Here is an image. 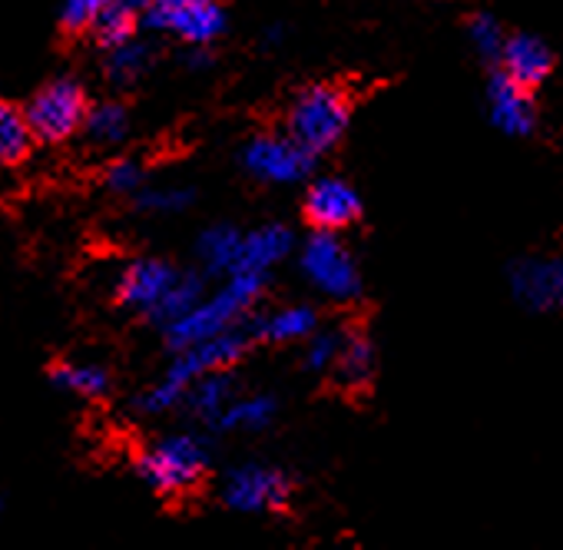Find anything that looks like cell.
<instances>
[{
    "label": "cell",
    "instance_id": "cell-16",
    "mask_svg": "<svg viewBox=\"0 0 563 550\" xmlns=\"http://www.w3.org/2000/svg\"><path fill=\"white\" fill-rule=\"evenodd\" d=\"M375 365H378V355H375V342L365 329H345L342 332V349H339V359H335V382L339 388L345 392H365L375 378Z\"/></svg>",
    "mask_w": 563,
    "mask_h": 550
},
{
    "label": "cell",
    "instance_id": "cell-1",
    "mask_svg": "<svg viewBox=\"0 0 563 550\" xmlns=\"http://www.w3.org/2000/svg\"><path fill=\"white\" fill-rule=\"evenodd\" d=\"M265 289V275L258 272H229V283L222 289H216L212 296H206L199 306H192L183 319L169 322L163 329L166 345L173 352L206 342L212 336H222L229 329H235L242 322V316L252 312V306H258Z\"/></svg>",
    "mask_w": 563,
    "mask_h": 550
},
{
    "label": "cell",
    "instance_id": "cell-6",
    "mask_svg": "<svg viewBox=\"0 0 563 550\" xmlns=\"http://www.w3.org/2000/svg\"><path fill=\"white\" fill-rule=\"evenodd\" d=\"M316 156L289 133H258L242 146V169L268 186H292L312 173Z\"/></svg>",
    "mask_w": 563,
    "mask_h": 550
},
{
    "label": "cell",
    "instance_id": "cell-20",
    "mask_svg": "<svg viewBox=\"0 0 563 550\" xmlns=\"http://www.w3.org/2000/svg\"><path fill=\"white\" fill-rule=\"evenodd\" d=\"M232 398H235V378H232L229 369H225V372H209V375L196 378V382L189 385V392H186V405H189L192 415L202 418L206 425H212V421L225 411V405H229Z\"/></svg>",
    "mask_w": 563,
    "mask_h": 550
},
{
    "label": "cell",
    "instance_id": "cell-10",
    "mask_svg": "<svg viewBox=\"0 0 563 550\" xmlns=\"http://www.w3.org/2000/svg\"><path fill=\"white\" fill-rule=\"evenodd\" d=\"M143 24L150 31L173 34L189 47H209L225 31V14L219 8V0H183V4L173 8L143 11Z\"/></svg>",
    "mask_w": 563,
    "mask_h": 550
},
{
    "label": "cell",
    "instance_id": "cell-14",
    "mask_svg": "<svg viewBox=\"0 0 563 550\" xmlns=\"http://www.w3.org/2000/svg\"><path fill=\"white\" fill-rule=\"evenodd\" d=\"M553 67H556V57H553V51H550V44L543 37H537V34H507L497 70H504L517 84L537 90L540 84L550 80Z\"/></svg>",
    "mask_w": 563,
    "mask_h": 550
},
{
    "label": "cell",
    "instance_id": "cell-3",
    "mask_svg": "<svg viewBox=\"0 0 563 550\" xmlns=\"http://www.w3.org/2000/svg\"><path fill=\"white\" fill-rule=\"evenodd\" d=\"M209 471V448L196 435H166L136 454V474L163 497L192 494Z\"/></svg>",
    "mask_w": 563,
    "mask_h": 550
},
{
    "label": "cell",
    "instance_id": "cell-25",
    "mask_svg": "<svg viewBox=\"0 0 563 550\" xmlns=\"http://www.w3.org/2000/svg\"><path fill=\"white\" fill-rule=\"evenodd\" d=\"M150 64H153V51H150V44H143V41H126V44H120V47H113V51H107V80L113 84V87H133L146 70H150Z\"/></svg>",
    "mask_w": 563,
    "mask_h": 550
},
{
    "label": "cell",
    "instance_id": "cell-17",
    "mask_svg": "<svg viewBox=\"0 0 563 550\" xmlns=\"http://www.w3.org/2000/svg\"><path fill=\"white\" fill-rule=\"evenodd\" d=\"M319 332V316L309 306H282L265 312L252 326V339L268 342V345H296L306 342L309 336Z\"/></svg>",
    "mask_w": 563,
    "mask_h": 550
},
{
    "label": "cell",
    "instance_id": "cell-15",
    "mask_svg": "<svg viewBox=\"0 0 563 550\" xmlns=\"http://www.w3.org/2000/svg\"><path fill=\"white\" fill-rule=\"evenodd\" d=\"M296 249V235L286 226H258L252 232L242 235V252H239V265L235 272H258L268 275L278 262H286Z\"/></svg>",
    "mask_w": 563,
    "mask_h": 550
},
{
    "label": "cell",
    "instance_id": "cell-27",
    "mask_svg": "<svg viewBox=\"0 0 563 550\" xmlns=\"http://www.w3.org/2000/svg\"><path fill=\"white\" fill-rule=\"evenodd\" d=\"M467 41H471V47H474V54H477L481 61L497 64L500 54H504V44H507V31H504V24H500L494 14L477 11V14H471V21H467Z\"/></svg>",
    "mask_w": 563,
    "mask_h": 550
},
{
    "label": "cell",
    "instance_id": "cell-18",
    "mask_svg": "<svg viewBox=\"0 0 563 550\" xmlns=\"http://www.w3.org/2000/svg\"><path fill=\"white\" fill-rule=\"evenodd\" d=\"M278 415V405L272 395H245V398H232L225 405V411L212 421L216 431H225V435H249V431H262L275 421Z\"/></svg>",
    "mask_w": 563,
    "mask_h": 550
},
{
    "label": "cell",
    "instance_id": "cell-13",
    "mask_svg": "<svg viewBox=\"0 0 563 550\" xmlns=\"http://www.w3.org/2000/svg\"><path fill=\"white\" fill-rule=\"evenodd\" d=\"M306 219L316 229L342 232L362 219V199L358 189L342 176H322L306 189Z\"/></svg>",
    "mask_w": 563,
    "mask_h": 550
},
{
    "label": "cell",
    "instance_id": "cell-26",
    "mask_svg": "<svg viewBox=\"0 0 563 550\" xmlns=\"http://www.w3.org/2000/svg\"><path fill=\"white\" fill-rule=\"evenodd\" d=\"M140 21H143L140 11H133L130 4H123V0H113V4L93 21L90 34H93V41H97L103 51H113V47H120V44H126V41L136 37Z\"/></svg>",
    "mask_w": 563,
    "mask_h": 550
},
{
    "label": "cell",
    "instance_id": "cell-24",
    "mask_svg": "<svg viewBox=\"0 0 563 550\" xmlns=\"http://www.w3.org/2000/svg\"><path fill=\"white\" fill-rule=\"evenodd\" d=\"M206 299V286H202V279L196 272H179V279L173 283V289L163 296V302L153 309V316H150V322L153 326H159V329H166L169 322H176V319H183L192 306H199Z\"/></svg>",
    "mask_w": 563,
    "mask_h": 550
},
{
    "label": "cell",
    "instance_id": "cell-7",
    "mask_svg": "<svg viewBox=\"0 0 563 550\" xmlns=\"http://www.w3.org/2000/svg\"><path fill=\"white\" fill-rule=\"evenodd\" d=\"M514 302L533 316L563 312V255H520L507 265Z\"/></svg>",
    "mask_w": 563,
    "mask_h": 550
},
{
    "label": "cell",
    "instance_id": "cell-32",
    "mask_svg": "<svg viewBox=\"0 0 563 550\" xmlns=\"http://www.w3.org/2000/svg\"><path fill=\"white\" fill-rule=\"evenodd\" d=\"M123 4H130L133 11H140V14H143L146 8H153V0H123Z\"/></svg>",
    "mask_w": 563,
    "mask_h": 550
},
{
    "label": "cell",
    "instance_id": "cell-4",
    "mask_svg": "<svg viewBox=\"0 0 563 550\" xmlns=\"http://www.w3.org/2000/svg\"><path fill=\"white\" fill-rule=\"evenodd\" d=\"M299 268L309 279V286L332 302H355L362 296L358 262L349 252V245L339 239V232L316 229L299 252Z\"/></svg>",
    "mask_w": 563,
    "mask_h": 550
},
{
    "label": "cell",
    "instance_id": "cell-5",
    "mask_svg": "<svg viewBox=\"0 0 563 550\" xmlns=\"http://www.w3.org/2000/svg\"><path fill=\"white\" fill-rule=\"evenodd\" d=\"M90 113L87 87L77 77H54L47 80L34 100L27 103L31 130L41 143H64L74 133L84 130V120Z\"/></svg>",
    "mask_w": 563,
    "mask_h": 550
},
{
    "label": "cell",
    "instance_id": "cell-29",
    "mask_svg": "<svg viewBox=\"0 0 563 550\" xmlns=\"http://www.w3.org/2000/svg\"><path fill=\"white\" fill-rule=\"evenodd\" d=\"M339 349H342V332H316L306 339V369L309 372H332L335 369V359H339Z\"/></svg>",
    "mask_w": 563,
    "mask_h": 550
},
{
    "label": "cell",
    "instance_id": "cell-11",
    "mask_svg": "<svg viewBox=\"0 0 563 550\" xmlns=\"http://www.w3.org/2000/svg\"><path fill=\"white\" fill-rule=\"evenodd\" d=\"M487 120L497 133L510 136V140H523L537 130V103H533V90L517 84L514 77H507L504 70H494L487 80Z\"/></svg>",
    "mask_w": 563,
    "mask_h": 550
},
{
    "label": "cell",
    "instance_id": "cell-28",
    "mask_svg": "<svg viewBox=\"0 0 563 550\" xmlns=\"http://www.w3.org/2000/svg\"><path fill=\"white\" fill-rule=\"evenodd\" d=\"M192 202V193L189 189H179V186H159V189H140L136 193V209L143 212H156V216H169V212H179Z\"/></svg>",
    "mask_w": 563,
    "mask_h": 550
},
{
    "label": "cell",
    "instance_id": "cell-8",
    "mask_svg": "<svg viewBox=\"0 0 563 550\" xmlns=\"http://www.w3.org/2000/svg\"><path fill=\"white\" fill-rule=\"evenodd\" d=\"M222 501L239 514H272L292 501V481L268 464H239L222 481Z\"/></svg>",
    "mask_w": 563,
    "mask_h": 550
},
{
    "label": "cell",
    "instance_id": "cell-22",
    "mask_svg": "<svg viewBox=\"0 0 563 550\" xmlns=\"http://www.w3.org/2000/svg\"><path fill=\"white\" fill-rule=\"evenodd\" d=\"M242 235H245V232H239V229H232V226H212V229H206V232L199 235V245H196L202 268L212 272V275H229V272H235L239 252H242Z\"/></svg>",
    "mask_w": 563,
    "mask_h": 550
},
{
    "label": "cell",
    "instance_id": "cell-12",
    "mask_svg": "<svg viewBox=\"0 0 563 550\" xmlns=\"http://www.w3.org/2000/svg\"><path fill=\"white\" fill-rule=\"evenodd\" d=\"M176 279H179V268L169 265L166 258H133L117 279V302L150 319Z\"/></svg>",
    "mask_w": 563,
    "mask_h": 550
},
{
    "label": "cell",
    "instance_id": "cell-9",
    "mask_svg": "<svg viewBox=\"0 0 563 550\" xmlns=\"http://www.w3.org/2000/svg\"><path fill=\"white\" fill-rule=\"evenodd\" d=\"M249 349V336L235 326L222 336H212L206 342H196V345H186L179 352H173V362L169 369L163 372L166 382H173L176 388L189 392V385L209 372H225L232 369Z\"/></svg>",
    "mask_w": 563,
    "mask_h": 550
},
{
    "label": "cell",
    "instance_id": "cell-19",
    "mask_svg": "<svg viewBox=\"0 0 563 550\" xmlns=\"http://www.w3.org/2000/svg\"><path fill=\"white\" fill-rule=\"evenodd\" d=\"M51 382L60 388V392H70L77 398H107L110 388H113V378L103 365H93V362H57L51 369Z\"/></svg>",
    "mask_w": 563,
    "mask_h": 550
},
{
    "label": "cell",
    "instance_id": "cell-21",
    "mask_svg": "<svg viewBox=\"0 0 563 550\" xmlns=\"http://www.w3.org/2000/svg\"><path fill=\"white\" fill-rule=\"evenodd\" d=\"M34 140L27 110L0 100V166H21L31 156Z\"/></svg>",
    "mask_w": 563,
    "mask_h": 550
},
{
    "label": "cell",
    "instance_id": "cell-2",
    "mask_svg": "<svg viewBox=\"0 0 563 550\" xmlns=\"http://www.w3.org/2000/svg\"><path fill=\"white\" fill-rule=\"evenodd\" d=\"M352 123V100L335 84H309L286 107V133L312 156L332 153Z\"/></svg>",
    "mask_w": 563,
    "mask_h": 550
},
{
    "label": "cell",
    "instance_id": "cell-23",
    "mask_svg": "<svg viewBox=\"0 0 563 550\" xmlns=\"http://www.w3.org/2000/svg\"><path fill=\"white\" fill-rule=\"evenodd\" d=\"M84 133L97 146H120L130 136V113H126V107L117 103V100L93 103L87 120H84Z\"/></svg>",
    "mask_w": 563,
    "mask_h": 550
},
{
    "label": "cell",
    "instance_id": "cell-31",
    "mask_svg": "<svg viewBox=\"0 0 563 550\" xmlns=\"http://www.w3.org/2000/svg\"><path fill=\"white\" fill-rule=\"evenodd\" d=\"M143 179H146V173L136 160H113L103 173L107 189L117 196H136L143 189Z\"/></svg>",
    "mask_w": 563,
    "mask_h": 550
},
{
    "label": "cell",
    "instance_id": "cell-30",
    "mask_svg": "<svg viewBox=\"0 0 563 550\" xmlns=\"http://www.w3.org/2000/svg\"><path fill=\"white\" fill-rule=\"evenodd\" d=\"M113 4V0H64L60 4V28L67 34H84L93 28V21Z\"/></svg>",
    "mask_w": 563,
    "mask_h": 550
}]
</instances>
